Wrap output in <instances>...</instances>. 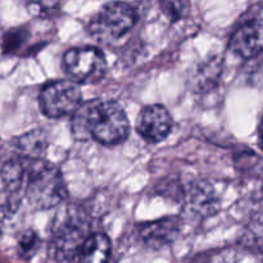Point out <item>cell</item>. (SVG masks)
I'll return each instance as SVG.
<instances>
[{"label": "cell", "instance_id": "obj_7", "mask_svg": "<svg viewBox=\"0 0 263 263\" xmlns=\"http://www.w3.org/2000/svg\"><path fill=\"white\" fill-rule=\"evenodd\" d=\"M174 120L168 110L161 104H151L144 107L136 118L135 128L139 136L146 143L157 144L170 135Z\"/></svg>", "mask_w": 263, "mask_h": 263}, {"label": "cell", "instance_id": "obj_17", "mask_svg": "<svg viewBox=\"0 0 263 263\" xmlns=\"http://www.w3.org/2000/svg\"><path fill=\"white\" fill-rule=\"evenodd\" d=\"M40 246V239L37 234L32 230H27L20 236L18 239V251H20L21 257L28 259L36 253Z\"/></svg>", "mask_w": 263, "mask_h": 263}, {"label": "cell", "instance_id": "obj_11", "mask_svg": "<svg viewBox=\"0 0 263 263\" xmlns=\"http://www.w3.org/2000/svg\"><path fill=\"white\" fill-rule=\"evenodd\" d=\"M110 251V240L105 234H91L80 252L79 263H108Z\"/></svg>", "mask_w": 263, "mask_h": 263}, {"label": "cell", "instance_id": "obj_3", "mask_svg": "<svg viewBox=\"0 0 263 263\" xmlns=\"http://www.w3.org/2000/svg\"><path fill=\"white\" fill-rule=\"evenodd\" d=\"M90 234V226L77 208H66L51 225L49 254L58 263H69L80 256Z\"/></svg>", "mask_w": 263, "mask_h": 263}, {"label": "cell", "instance_id": "obj_2", "mask_svg": "<svg viewBox=\"0 0 263 263\" xmlns=\"http://www.w3.org/2000/svg\"><path fill=\"white\" fill-rule=\"evenodd\" d=\"M25 195L37 210H49L67 198V187L58 167L41 159H26Z\"/></svg>", "mask_w": 263, "mask_h": 263}, {"label": "cell", "instance_id": "obj_5", "mask_svg": "<svg viewBox=\"0 0 263 263\" xmlns=\"http://www.w3.org/2000/svg\"><path fill=\"white\" fill-rule=\"evenodd\" d=\"M82 94L79 84L71 80H58L44 85L39 95L41 112L49 118L72 116L80 105Z\"/></svg>", "mask_w": 263, "mask_h": 263}, {"label": "cell", "instance_id": "obj_18", "mask_svg": "<svg viewBox=\"0 0 263 263\" xmlns=\"http://www.w3.org/2000/svg\"><path fill=\"white\" fill-rule=\"evenodd\" d=\"M259 145H261V148L263 149V117H262V121H261V126H259Z\"/></svg>", "mask_w": 263, "mask_h": 263}, {"label": "cell", "instance_id": "obj_1", "mask_svg": "<svg viewBox=\"0 0 263 263\" xmlns=\"http://www.w3.org/2000/svg\"><path fill=\"white\" fill-rule=\"evenodd\" d=\"M71 131L80 141L94 140L103 145H117L127 139L130 122L118 103L87 100L72 115Z\"/></svg>", "mask_w": 263, "mask_h": 263}, {"label": "cell", "instance_id": "obj_9", "mask_svg": "<svg viewBox=\"0 0 263 263\" xmlns=\"http://www.w3.org/2000/svg\"><path fill=\"white\" fill-rule=\"evenodd\" d=\"M180 221L176 217H166L151 222L140 223L138 235L145 246L161 249L176 240L180 234Z\"/></svg>", "mask_w": 263, "mask_h": 263}, {"label": "cell", "instance_id": "obj_15", "mask_svg": "<svg viewBox=\"0 0 263 263\" xmlns=\"http://www.w3.org/2000/svg\"><path fill=\"white\" fill-rule=\"evenodd\" d=\"M161 9L170 22H177L186 17L190 10L189 0H161Z\"/></svg>", "mask_w": 263, "mask_h": 263}, {"label": "cell", "instance_id": "obj_13", "mask_svg": "<svg viewBox=\"0 0 263 263\" xmlns=\"http://www.w3.org/2000/svg\"><path fill=\"white\" fill-rule=\"evenodd\" d=\"M189 205L193 211L204 216L207 213L215 212L217 202L208 185L197 184L193 186V190L189 194Z\"/></svg>", "mask_w": 263, "mask_h": 263}, {"label": "cell", "instance_id": "obj_6", "mask_svg": "<svg viewBox=\"0 0 263 263\" xmlns=\"http://www.w3.org/2000/svg\"><path fill=\"white\" fill-rule=\"evenodd\" d=\"M63 66L77 84H95L105 76L107 59L95 46H77L64 53Z\"/></svg>", "mask_w": 263, "mask_h": 263}, {"label": "cell", "instance_id": "obj_4", "mask_svg": "<svg viewBox=\"0 0 263 263\" xmlns=\"http://www.w3.org/2000/svg\"><path fill=\"white\" fill-rule=\"evenodd\" d=\"M136 10L125 2H110L105 4L89 25L90 33L102 43H112L127 35L136 23Z\"/></svg>", "mask_w": 263, "mask_h": 263}, {"label": "cell", "instance_id": "obj_10", "mask_svg": "<svg viewBox=\"0 0 263 263\" xmlns=\"http://www.w3.org/2000/svg\"><path fill=\"white\" fill-rule=\"evenodd\" d=\"M222 73V58L220 55H211L203 59L190 71L189 86L195 92H207L217 86Z\"/></svg>", "mask_w": 263, "mask_h": 263}, {"label": "cell", "instance_id": "obj_14", "mask_svg": "<svg viewBox=\"0 0 263 263\" xmlns=\"http://www.w3.org/2000/svg\"><path fill=\"white\" fill-rule=\"evenodd\" d=\"M27 10L32 17L50 18L58 13L61 0H27Z\"/></svg>", "mask_w": 263, "mask_h": 263}, {"label": "cell", "instance_id": "obj_8", "mask_svg": "<svg viewBox=\"0 0 263 263\" xmlns=\"http://www.w3.org/2000/svg\"><path fill=\"white\" fill-rule=\"evenodd\" d=\"M234 54L244 59H252L263 51V22L252 20L239 26L230 40Z\"/></svg>", "mask_w": 263, "mask_h": 263}, {"label": "cell", "instance_id": "obj_16", "mask_svg": "<svg viewBox=\"0 0 263 263\" xmlns=\"http://www.w3.org/2000/svg\"><path fill=\"white\" fill-rule=\"evenodd\" d=\"M28 37V31L26 28H13L8 31L3 37V49L5 53H14L20 50L21 46L26 43Z\"/></svg>", "mask_w": 263, "mask_h": 263}, {"label": "cell", "instance_id": "obj_12", "mask_svg": "<svg viewBox=\"0 0 263 263\" xmlns=\"http://www.w3.org/2000/svg\"><path fill=\"white\" fill-rule=\"evenodd\" d=\"M17 148L28 159H39L48 148V138L41 130L30 131L18 139Z\"/></svg>", "mask_w": 263, "mask_h": 263}]
</instances>
